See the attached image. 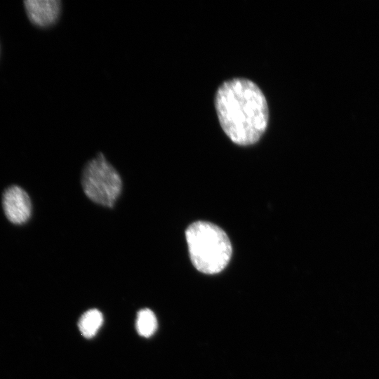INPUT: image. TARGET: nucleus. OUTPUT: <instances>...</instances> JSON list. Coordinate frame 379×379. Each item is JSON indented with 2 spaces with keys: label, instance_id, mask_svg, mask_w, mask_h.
<instances>
[{
  "label": "nucleus",
  "instance_id": "1",
  "mask_svg": "<svg viewBox=\"0 0 379 379\" xmlns=\"http://www.w3.org/2000/svg\"><path fill=\"white\" fill-rule=\"evenodd\" d=\"M215 108L222 128L239 145L256 142L266 130L268 107L258 86L246 79H233L218 89Z\"/></svg>",
  "mask_w": 379,
  "mask_h": 379
},
{
  "label": "nucleus",
  "instance_id": "2",
  "mask_svg": "<svg viewBox=\"0 0 379 379\" xmlns=\"http://www.w3.org/2000/svg\"><path fill=\"white\" fill-rule=\"evenodd\" d=\"M190 259L199 271L216 274L228 264L232 245L226 233L217 225L204 221L191 224L185 231Z\"/></svg>",
  "mask_w": 379,
  "mask_h": 379
},
{
  "label": "nucleus",
  "instance_id": "3",
  "mask_svg": "<svg viewBox=\"0 0 379 379\" xmlns=\"http://www.w3.org/2000/svg\"><path fill=\"white\" fill-rule=\"evenodd\" d=\"M81 184L85 194L91 201L110 208L114 205L122 187L119 173L102 153L86 164Z\"/></svg>",
  "mask_w": 379,
  "mask_h": 379
},
{
  "label": "nucleus",
  "instance_id": "4",
  "mask_svg": "<svg viewBox=\"0 0 379 379\" xmlns=\"http://www.w3.org/2000/svg\"><path fill=\"white\" fill-rule=\"evenodd\" d=\"M3 206L7 218L13 223H24L30 217L32 205L29 197L18 186H12L5 191Z\"/></svg>",
  "mask_w": 379,
  "mask_h": 379
},
{
  "label": "nucleus",
  "instance_id": "5",
  "mask_svg": "<svg viewBox=\"0 0 379 379\" xmlns=\"http://www.w3.org/2000/svg\"><path fill=\"white\" fill-rule=\"evenodd\" d=\"M30 21L39 27H47L58 20L61 2L59 0H29L24 2Z\"/></svg>",
  "mask_w": 379,
  "mask_h": 379
},
{
  "label": "nucleus",
  "instance_id": "6",
  "mask_svg": "<svg viewBox=\"0 0 379 379\" xmlns=\"http://www.w3.org/2000/svg\"><path fill=\"white\" fill-rule=\"evenodd\" d=\"M102 322V313L96 309H91L81 315L78 322V326L81 333L85 338H90L97 333Z\"/></svg>",
  "mask_w": 379,
  "mask_h": 379
},
{
  "label": "nucleus",
  "instance_id": "7",
  "mask_svg": "<svg viewBox=\"0 0 379 379\" xmlns=\"http://www.w3.org/2000/svg\"><path fill=\"white\" fill-rule=\"evenodd\" d=\"M135 327L140 335L145 338L152 335L157 327L154 313L147 308L140 310L137 314Z\"/></svg>",
  "mask_w": 379,
  "mask_h": 379
}]
</instances>
